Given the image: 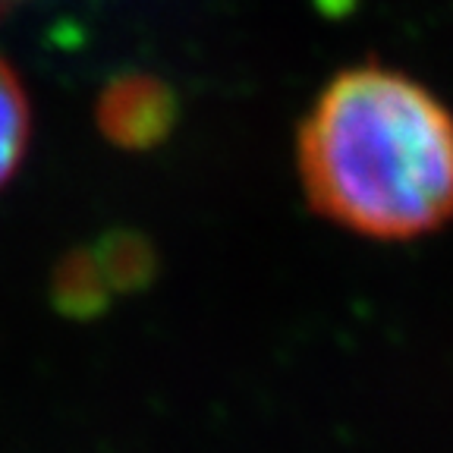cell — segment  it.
<instances>
[{"label":"cell","instance_id":"cell-1","mask_svg":"<svg viewBox=\"0 0 453 453\" xmlns=\"http://www.w3.org/2000/svg\"><path fill=\"white\" fill-rule=\"evenodd\" d=\"M311 211L372 236L416 240L453 220V113L400 70L337 73L299 123Z\"/></svg>","mask_w":453,"mask_h":453},{"label":"cell","instance_id":"cell-2","mask_svg":"<svg viewBox=\"0 0 453 453\" xmlns=\"http://www.w3.org/2000/svg\"><path fill=\"white\" fill-rule=\"evenodd\" d=\"M173 101L155 79H123L101 98V127L120 145H151L167 133Z\"/></svg>","mask_w":453,"mask_h":453},{"label":"cell","instance_id":"cell-3","mask_svg":"<svg viewBox=\"0 0 453 453\" xmlns=\"http://www.w3.org/2000/svg\"><path fill=\"white\" fill-rule=\"evenodd\" d=\"M28 145V101L13 66L0 57V186L22 164Z\"/></svg>","mask_w":453,"mask_h":453},{"label":"cell","instance_id":"cell-4","mask_svg":"<svg viewBox=\"0 0 453 453\" xmlns=\"http://www.w3.org/2000/svg\"><path fill=\"white\" fill-rule=\"evenodd\" d=\"M19 4H22V0H0V16H7L10 10L19 7Z\"/></svg>","mask_w":453,"mask_h":453}]
</instances>
